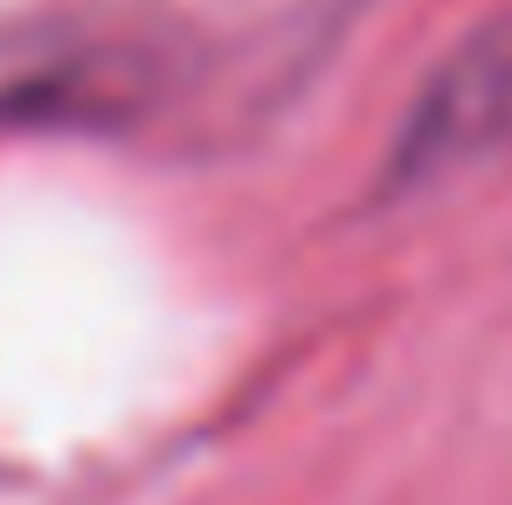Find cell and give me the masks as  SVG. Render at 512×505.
<instances>
[{
    "label": "cell",
    "instance_id": "obj_1",
    "mask_svg": "<svg viewBox=\"0 0 512 505\" xmlns=\"http://www.w3.org/2000/svg\"><path fill=\"white\" fill-rule=\"evenodd\" d=\"M512 146V14L464 35L436 77L416 90L395 153H388V187H429L450 173L478 167Z\"/></svg>",
    "mask_w": 512,
    "mask_h": 505
}]
</instances>
